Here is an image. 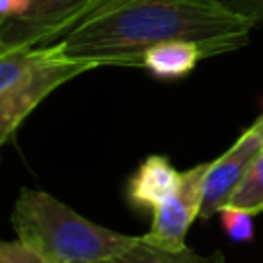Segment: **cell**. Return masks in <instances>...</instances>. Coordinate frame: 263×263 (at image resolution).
Here are the masks:
<instances>
[{"mask_svg":"<svg viewBox=\"0 0 263 263\" xmlns=\"http://www.w3.org/2000/svg\"><path fill=\"white\" fill-rule=\"evenodd\" d=\"M251 29L224 0H105L62 43L97 68H142V55L158 43L193 41L212 58L245 47Z\"/></svg>","mask_w":263,"mask_h":263,"instance_id":"6da1fadb","label":"cell"},{"mask_svg":"<svg viewBox=\"0 0 263 263\" xmlns=\"http://www.w3.org/2000/svg\"><path fill=\"white\" fill-rule=\"evenodd\" d=\"M10 220L16 238L47 263H97L132 249L142 238L99 226L53 195L29 187L21 189Z\"/></svg>","mask_w":263,"mask_h":263,"instance_id":"7a4b0ae2","label":"cell"},{"mask_svg":"<svg viewBox=\"0 0 263 263\" xmlns=\"http://www.w3.org/2000/svg\"><path fill=\"white\" fill-rule=\"evenodd\" d=\"M95 68L90 62L72 58L62 41L0 49V144L14 138L47 95Z\"/></svg>","mask_w":263,"mask_h":263,"instance_id":"3957f363","label":"cell"},{"mask_svg":"<svg viewBox=\"0 0 263 263\" xmlns=\"http://www.w3.org/2000/svg\"><path fill=\"white\" fill-rule=\"evenodd\" d=\"M105 0H31V8L12 21L0 23V49L33 47L66 37Z\"/></svg>","mask_w":263,"mask_h":263,"instance_id":"277c9868","label":"cell"},{"mask_svg":"<svg viewBox=\"0 0 263 263\" xmlns=\"http://www.w3.org/2000/svg\"><path fill=\"white\" fill-rule=\"evenodd\" d=\"M208 168L210 162H199L181 173V181L175 193L152 212L150 230L144 234L146 240L166 249L185 247V234L201 212L203 181Z\"/></svg>","mask_w":263,"mask_h":263,"instance_id":"5b68a950","label":"cell"},{"mask_svg":"<svg viewBox=\"0 0 263 263\" xmlns=\"http://www.w3.org/2000/svg\"><path fill=\"white\" fill-rule=\"evenodd\" d=\"M261 150H263L261 136L253 127H247L222 156L210 162L203 181V203L199 212L201 220L212 218L228 203V199L232 197V193L236 191V187L240 185L251 164L261 154Z\"/></svg>","mask_w":263,"mask_h":263,"instance_id":"8992f818","label":"cell"},{"mask_svg":"<svg viewBox=\"0 0 263 263\" xmlns=\"http://www.w3.org/2000/svg\"><path fill=\"white\" fill-rule=\"evenodd\" d=\"M181 173L166 156L152 154L142 160L136 173L127 181V201L134 208L156 210L179 187Z\"/></svg>","mask_w":263,"mask_h":263,"instance_id":"52a82bcc","label":"cell"},{"mask_svg":"<svg viewBox=\"0 0 263 263\" xmlns=\"http://www.w3.org/2000/svg\"><path fill=\"white\" fill-rule=\"evenodd\" d=\"M208 58L205 49L193 41H164L142 55V68L162 80H177L187 76L199 60Z\"/></svg>","mask_w":263,"mask_h":263,"instance_id":"ba28073f","label":"cell"},{"mask_svg":"<svg viewBox=\"0 0 263 263\" xmlns=\"http://www.w3.org/2000/svg\"><path fill=\"white\" fill-rule=\"evenodd\" d=\"M216 255L212 257H201L193 251H189L187 247L183 249H166L160 245H154L150 240H146V236L140 238L138 245H134L132 249L97 261V263H214Z\"/></svg>","mask_w":263,"mask_h":263,"instance_id":"9c48e42d","label":"cell"},{"mask_svg":"<svg viewBox=\"0 0 263 263\" xmlns=\"http://www.w3.org/2000/svg\"><path fill=\"white\" fill-rule=\"evenodd\" d=\"M226 205H234L240 210H247L249 214L257 216L263 212V150L251 164L249 173L232 193Z\"/></svg>","mask_w":263,"mask_h":263,"instance_id":"30bf717a","label":"cell"},{"mask_svg":"<svg viewBox=\"0 0 263 263\" xmlns=\"http://www.w3.org/2000/svg\"><path fill=\"white\" fill-rule=\"evenodd\" d=\"M220 222L222 228L226 232V236L234 242H247L253 238L255 234V226H253V214H249L247 210L234 208V205H224L220 212Z\"/></svg>","mask_w":263,"mask_h":263,"instance_id":"8fae6325","label":"cell"},{"mask_svg":"<svg viewBox=\"0 0 263 263\" xmlns=\"http://www.w3.org/2000/svg\"><path fill=\"white\" fill-rule=\"evenodd\" d=\"M0 263H47L23 240H4L0 245Z\"/></svg>","mask_w":263,"mask_h":263,"instance_id":"7c38bea8","label":"cell"},{"mask_svg":"<svg viewBox=\"0 0 263 263\" xmlns=\"http://www.w3.org/2000/svg\"><path fill=\"white\" fill-rule=\"evenodd\" d=\"M31 8V0H0V23L23 16Z\"/></svg>","mask_w":263,"mask_h":263,"instance_id":"4fadbf2b","label":"cell"},{"mask_svg":"<svg viewBox=\"0 0 263 263\" xmlns=\"http://www.w3.org/2000/svg\"><path fill=\"white\" fill-rule=\"evenodd\" d=\"M224 2H226L228 6H232L236 12H240V10H242V8H245V6H247L251 0H224Z\"/></svg>","mask_w":263,"mask_h":263,"instance_id":"5bb4252c","label":"cell"},{"mask_svg":"<svg viewBox=\"0 0 263 263\" xmlns=\"http://www.w3.org/2000/svg\"><path fill=\"white\" fill-rule=\"evenodd\" d=\"M251 127H253V129H255L259 136H261V140H263V113L259 115V119H257V121H255Z\"/></svg>","mask_w":263,"mask_h":263,"instance_id":"9a60e30c","label":"cell"},{"mask_svg":"<svg viewBox=\"0 0 263 263\" xmlns=\"http://www.w3.org/2000/svg\"><path fill=\"white\" fill-rule=\"evenodd\" d=\"M214 263H224V259H222V253H216V261Z\"/></svg>","mask_w":263,"mask_h":263,"instance_id":"2e32d148","label":"cell"}]
</instances>
